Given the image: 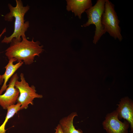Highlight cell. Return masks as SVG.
<instances>
[{
  "label": "cell",
  "instance_id": "obj_5",
  "mask_svg": "<svg viewBox=\"0 0 133 133\" xmlns=\"http://www.w3.org/2000/svg\"><path fill=\"white\" fill-rule=\"evenodd\" d=\"M20 81L17 80L15 83V87L19 92V96L17 100V103L21 104L20 110L26 109L30 104L33 105L34 98H41L43 96L36 93L35 87L33 85L30 86L26 81L23 73L20 75Z\"/></svg>",
  "mask_w": 133,
  "mask_h": 133
},
{
  "label": "cell",
  "instance_id": "obj_2",
  "mask_svg": "<svg viewBox=\"0 0 133 133\" xmlns=\"http://www.w3.org/2000/svg\"><path fill=\"white\" fill-rule=\"evenodd\" d=\"M16 1L15 7L13 6L10 4H8L10 11L4 17L5 20L8 21H12L15 18L14 31L10 36L8 37L5 36L1 43H10L13 38L20 41L22 38L26 37L25 33L29 27V23L28 21L25 22L24 16L29 9L30 7L28 5L24 6L21 0Z\"/></svg>",
  "mask_w": 133,
  "mask_h": 133
},
{
  "label": "cell",
  "instance_id": "obj_10",
  "mask_svg": "<svg viewBox=\"0 0 133 133\" xmlns=\"http://www.w3.org/2000/svg\"><path fill=\"white\" fill-rule=\"evenodd\" d=\"M14 58H11L9 60L8 63L4 67L6 71L2 76L4 80L3 84L0 90V95L6 89L8 85L7 84L9 79L14 74L15 72L23 65V62L22 61L18 62L15 64L13 63L16 61Z\"/></svg>",
  "mask_w": 133,
  "mask_h": 133
},
{
  "label": "cell",
  "instance_id": "obj_13",
  "mask_svg": "<svg viewBox=\"0 0 133 133\" xmlns=\"http://www.w3.org/2000/svg\"><path fill=\"white\" fill-rule=\"evenodd\" d=\"M55 130V132L54 133H64L59 124L56 127Z\"/></svg>",
  "mask_w": 133,
  "mask_h": 133
},
{
  "label": "cell",
  "instance_id": "obj_1",
  "mask_svg": "<svg viewBox=\"0 0 133 133\" xmlns=\"http://www.w3.org/2000/svg\"><path fill=\"white\" fill-rule=\"evenodd\" d=\"M27 40L26 37L19 41L13 38L10 46L5 50V55L9 60L14 58L18 62L23 61L26 65H30L34 62L35 57L39 56L43 50V46H40L38 41Z\"/></svg>",
  "mask_w": 133,
  "mask_h": 133
},
{
  "label": "cell",
  "instance_id": "obj_15",
  "mask_svg": "<svg viewBox=\"0 0 133 133\" xmlns=\"http://www.w3.org/2000/svg\"><path fill=\"white\" fill-rule=\"evenodd\" d=\"M6 32V28H4L2 30L1 33L0 34V38L1 37L2 35L5 33Z\"/></svg>",
  "mask_w": 133,
  "mask_h": 133
},
{
  "label": "cell",
  "instance_id": "obj_6",
  "mask_svg": "<svg viewBox=\"0 0 133 133\" xmlns=\"http://www.w3.org/2000/svg\"><path fill=\"white\" fill-rule=\"evenodd\" d=\"M102 125L107 133H128V129L130 126L126 120L122 122L118 119L116 110L107 115Z\"/></svg>",
  "mask_w": 133,
  "mask_h": 133
},
{
  "label": "cell",
  "instance_id": "obj_11",
  "mask_svg": "<svg viewBox=\"0 0 133 133\" xmlns=\"http://www.w3.org/2000/svg\"><path fill=\"white\" fill-rule=\"evenodd\" d=\"M77 116L76 112H73L60 120L59 124L64 133H83L82 130L76 129L73 125V119Z\"/></svg>",
  "mask_w": 133,
  "mask_h": 133
},
{
  "label": "cell",
  "instance_id": "obj_14",
  "mask_svg": "<svg viewBox=\"0 0 133 133\" xmlns=\"http://www.w3.org/2000/svg\"><path fill=\"white\" fill-rule=\"evenodd\" d=\"M4 80L3 78L2 75L0 74V85L3 83Z\"/></svg>",
  "mask_w": 133,
  "mask_h": 133
},
{
  "label": "cell",
  "instance_id": "obj_9",
  "mask_svg": "<svg viewBox=\"0 0 133 133\" xmlns=\"http://www.w3.org/2000/svg\"><path fill=\"white\" fill-rule=\"evenodd\" d=\"M66 9L74 13L75 16L81 19L82 14L92 6L91 0H67Z\"/></svg>",
  "mask_w": 133,
  "mask_h": 133
},
{
  "label": "cell",
  "instance_id": "obj_3",
  "mask_svg": "<svg viewBox=\"0 0 133 133\" xmlns=\"http://www.w3.org/2000/svg\"><path fill=\"white\" fill-rule=\"evenodd\" d=\"M120 22L114 5L109 0H105L104 10L102 17V24L106 32L114 39L120 41L123 38L119 25Z\"/></svg>",
  "mask_w": 133,
  "mask_h": 133
},
{
  "label": "cell",
  "instance_id": "obj_8",
  "mask_svg": "<svg viewBox=\"0 0 133 133\" xmlns=\"http://www.w3.org/2000/svg\"><path fill=\"white\" fill-rule=\"evenodd\" d=\"M116 109L119 119L122 118L125 119L129 123L131 129L130 132H133V102L132 100L128 97L122 99L117 105Z\"/></svg>",
  "mask_w": 133,
  "mask_h": 133
},
{
  "label": "cell",
  "instance_id": "obj_12",
  "mask_svg": "<svg viewBox=\"0 0 133 133\" xmlns=\"http://www.w3.org/2000/svg\"><path fill=\"white\" fill-rule=\"evenodd\" d=\"M21 104L17 103L8 107L7 109V112L5 120L3 124L0 126V133H5L6 130L5 126L9 120L20 110Z\"/></svg>",
  "mask_w": 133,
  "mask_h": 133
},
{
  "label": "cell",
  "instance_id": "obj_4",
  "mask_svg": "<svg viewBox=\"0 0 133 133\" xmlns=\"http://www.w3.org/2000/svg\"><path fill=\"white\" fill-rule=\"evenodd\" d=\"M105 0H98L94 6L86 10L88 20L83 24L85 27L91 24L95 26L93 42L96 44L106 32L101 22L102 17L104 11Z\"/></svg>",
  "mask_w": 133,
  "mask_h": 133
},
{
  "label": "cell",
  "instance_id": "obj_7",
  "mask_svg": "<svg viewBox=\"0 0 133 133\" xmlns=\"http://www.w3.org/2000/svg\"><path fill=\"white\" fill-rule=\"evenodd\" d=\"M17 73L11 77L6 91L0 95V106L4 109L11 105L15 104L19 94L18 89L15 86L16 82L18 80Z\"/></svg>",
  "mask_w": 133,
  "mask_h": 133
}]
</instances>
